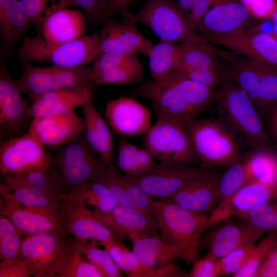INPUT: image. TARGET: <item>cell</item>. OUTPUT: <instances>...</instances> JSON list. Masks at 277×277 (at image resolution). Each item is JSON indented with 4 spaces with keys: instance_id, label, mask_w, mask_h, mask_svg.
Returning a JSON list of instances; mask_svg holds the SVG:
<instances>
[{
    "instance_id": "d6a6232c",
    "label": "cell",
    "mask_w": 277,
    "mask_h": 277,
    "mask_svg": "<svg viewBox=\"0 0 277 277\" xmlns=\"http://www.w3.org/2000/svg\"><path fill=\"white\" fill-rule=\"evenodd\" d=\"M56 277H103L76 245L74 237L66 240L55 263Z\"/></svg>"
},
{
    "instance_id": "e575fe53",
    "label": "cell",
    "mask_w": 277,
    "mask_h": 277,
    "mask_svg": "<svg viewBox=\"0 0 277 277\" xmlns=\"http://www.w3.org/2000/svg\"><path fill=\"white\" fill-rule=\"evenodd\" d=\"M245 159L250 181L277 187V149L274 145L249 150Z\"/></svg>"
},
{
    "instance_id": "680465c9",
    "label": "cell",
    "mask_w": 277,
    "mask_h": 277,
    "mask_svg": "<svg viewBox=\"0 0 277 277\" xmlns=\"http://www.w3.org/2000/svg\"><path fill=\"white\" fill-rule=\"evenodd\" d=\"M139 0H103L106 16L115 13L122 14L127 10L128 6Z\"/></svg>"
},
{
    "instance_id": "f35d334b",
    "label": "cell",
    "mask_w": 277,
    "mask_h": 277,
    "mask_svg": "<svg viewBox=\"0 0 277 277\" xmlns=\"http://www.w3.org/2000/svg\"><path fill=\"white\" fill-rule=\"evenodd\" d=\"M94 77L98 86L106 84L140 85L144 83V70L138 58L94 74Z\"/></svg>"
},
{
    "instance_id": "6da1fadb",
    "label": "cell",
    "mask_w": 277,
    "mask_h": 277,
    "mask_svg": "<svg viewBox=\"0 0 277 277\" xmlns=\"http://www.w3.org/2000/svg\"><path fill=\"white\" fill-rule=\"evenodd\" d=\"M217 90L173 71L165 77L148 81L133 89V97L151 104L156 120H166L184 127L214 104Z\"/></svg>"
},
{
    "instance_id": "ac0fdd59",
    "label": "cell",
    "mask_w": 277,
    "mask_h": 277,
    "mask_svg": "<svg viewBox=\"0 0 277 277\" xmlns=\"http://www.w3.org/2000/svg\"><path fill=\"white\" fill-rule=\"evenodd\" d=\"M277 198V187L251 181L209 215L207 229L221 222L246 213L259 205Z\"/></svg>"
},
{
    "instance_id": "11a10c76",
    "label": "cell",
    "mask_w": 277,
    "mask_h": 277,
    "mask_svg": "<svg viewBox=\"0 0 277 277\" xmlns=\"http://www.w3.org/2000/svg\"><path fill=\"white\" fill-rule=\"evenodd\" d=\"M254 277H277V244L268 252Z\"/></svg>"
},
{
    "instance_id": "1f68e13d",
    "label": "cell",
    "mask_w": 277,
    "mask_h": 277,
    "mask_svg": "<svg viewBox=\"0 0 277 277\" xmlns=\"http://www.w3.org/2000/svg\"><path fill=\"white\" fill-rule=\"evenodd\" d=\"M30 24L21 0H0L1 47L5 53L11 51Z\"/></svg>"
},
{
    "instance_id": "52a82bcc",
    "label": "cell",
    "mask_w": 277,
    "mask_h": 277,
    "mask_svg": "<svg viewBox=\"0 0 277 277\" xmlns=\"http://www.w3.org/2000/svg\"><path fill=\"white\" fill-rule=\"evenodd\" d=\"M151 214L161 237L174 245L199 252L209 215L184 208L167 200H152Z\"/></svg>"
},
{
    "instance_id": "30bf717a",
    "label": "cell",
    "mask_w": 277,
    "mask_h": 277,
    "mask_svg": "<svg viewBox=\"0 0 277 277\" xmlns=\"http://www.w3.org/2000/svg\"><path fill=\"white\" fill-rule=\"evenodd\" d=\"M144 148L160 162L199 165L185 127L166 120H156L145 134Z\"/></svg>"
},
{
    "instance_id": "4fadbf2b",
    "label": "cell",
    "mask_w": 277,
    "mask_h": 277,
    "mask_svg": "<svg viewBox=\"0 0 277 277\" xmlns=\"http://www.w3.org/2000/svg\"><path fill=\"white\" fill-rule=\"evenodd\" d=\"M16 80L5 67L0 68V143L28 132L33 119L31 106Z\"/></svg>"
},
{
    "instance_id": "9f6ffc18",
    "label": "cell",
    "mask_w": 277,
    "mask_h": 277,
    "mask_svg": "<svg viewBox=\"0 0 277 277\" xmlns=\"http://www.w3.org/2000/svg\"><path fill=\"white\" fill-rule=\"evenodd\" d=\"M215 0H195L187 17L191 27L196 31L201 19Z\"/></svg>"
},
{
    "instance_id": "60d3db41",
    "label": "cell",
    "mask_w": 277,
    "mask_h": 277,
    "mask_svg": "<svg viewBox=\"0 0 277 277\" xmlns=\"http://www.w3.org/2000/svg\"><path fill=\"white\" fill-rule=\"evenodd\" d=\"M249 181L245 153L238 161L228 166L224 172L221 173L217 185V206L224 203Z\"/></svg>"
},
{
    "instance_id": "7dc6e473",
    "label": "cell",
    "mask_w": 277,
    "mask_h": 277,
    "mask_svg": "<svg viewBox=\"0 0 277 277\" xmlns=\"http://www.w3.org/2000/svg\"><path fill=\"white\" fill-rule=\"evenodd\" d=\"M250 242L231 251L219 259L221 276L232 275L240 271L248 261L254 246Z\"/></svg>"
},
{
    "instance_id": "d6986e66",
    "label": "cell",
    "mask_w": 277,
    "mask_h": 277,
    "mask_svg": "<svg viewBox=\"0 0 277 277\" xmlns=\"http://www.w3.org/2000/svg\"><path fill=\"white\" fill-rule=\"evenodd\" d=\"M85 130L83 118L75 110L43 117L33 118L28 132L45 147L50 148L65 144Z\"/></svg>"
},
{
    "instance_id": "ab89813d",
    "label": "cell",
    "mask_w": 277,
    "mask_h": 277,
    "mask_svg": "<svg viewBox=\"0 0 277 277\" xmlns=\"http://www.w3.org/2000/svg\"><path fill=\"white\" fill-rule=\"evenodd\" d=\"M4 183L9 186H27L57 194L66 190L56 173L52 169L36 170L4 176Z\"/></svg>"
},
{
    "instance_id": "cb8c5ba5",
    "label": "cell",
    "mask_w": 277,
    "mask_h": 277,
    "mask_svg": "<svg viewBox=\"0 0 277 277\" xmlns=\"http://www.w3.org/2000/svg\"><path fill=\"white\" fill-rule=\"evenodd\" d=\"M100 244L104 247L121 271L129 277L185 276L186 273L173 262L154 268L144 266L133 251H130L115 235Z\"/></svg>"
},
{
    "instance_id": "d590c367",
    "label": "cell",
    "mask_w": 277,
    "mask_h": 277,
    "mask_svg": "<svg viewBox=\"0 0 277 277\" xmlns=\"http://www.w3.org/2000/svg\"><path fill=\"white\" fill-rule=\"evenodd\" d=\"M62 198L91 206L102 211L110 210L118 205L108 188L97 180L82 183L67 190Z\"/></svg>"
},
{
    "instance_id": "44dd1931",
    "label": "cell",
    "mask_w": 277,
    "mask_h": 277,
    "mask_svg": "<svg viewBox=\"0 0 277 277\" xmlns=\"http://www.w3.org/2000/svg\"><path fill=\"white\" fill-rule=\"evenodd\" d=\"M132 251L145 266L154 268L173 263L176 259L187 264H193L199 252L170 243L160 234L150 236H140L131 241Z\"/></svg>"
},
{
    "instance_id": "db71d44e",
    "label": "cell",
    "mask_w": 277,
    "mask_h": 277,
    "mask_svg": "<svg viewBox=\"0 0 277 277\" xmlns=\"http://www.w3.org/2000/svg\"><path fill=\"white\" fill-rule=\"evenodd\" d=\"M82 9L87 20L93 24L103 23L109 19L105 14L103 0H70Z\"/></svg>"
},
{
    "instance_id": "9a60e30c",
    "label": "cell",
    "mask_w": 277,
    "mask_h": 277,
    "mask_svg": "<svg viewBox=\"0 0 277 277\" xmlns=\"http://www.w3.org/2000/svg\"><path fill=\"white\" fill-rule=\"evenodd\" d=\"M252 18L239 0H215L200 22L196 32L210 43L246 30Z\"/></svg>"
},
{
    "instance_id": "7bdbcfd3",
    "label": "cell",
    "mask_w": 277,
    "mask_h": 277,
    "mask_svg": "<svg viewBox=\"0 0 277 277\" xmlns=\"http://www.w3.org/2000/svg\"><path fill=\"white\" fill-rule=\"evenodd\" d=\"M238 217L265 233H277V202L263 203Z\"/></svg>"
},
{
    "instance_id": "d4e9b609",
    "label": "cell",
    "mask_w": 277,
    "mask_h": 277,
    "mask_svg": "<svg viewBox=\"0 0 277 277\" xmlns=\"http://www.w3.org/2000/svg\"><path fill=\"white\" fill-rule=\"evenodd\" d=\"M67 232L77 241L95 240L105 242L114 234L91 213V210L81 203L62 198Z\"/></svg>"
},
{
    "instance_id": "94428289",
    "label": "cell",
    "mask_w": 277,
    "mask_h": 277,
    "mask_svg": "<svg viewBox=\"0 0 277 277\" xmlns=\"http://www.w3.org/2000/svg\"><path fill=\"white\" fill-rule=\"evenodd\" d=\"M195 0H177V3L181 9L187 16Z\"/></svg>"
},
{
    "instance_id": "f5cc1de1",
    "label": "cell",
    "mask_w": 277,
    "mask_h": 277,
    "mask_svg": "<svg viewBox=\"0 0 277 277\" xmlns=\"http://www.w3.org/2000/svg\"><path fill=\"white\" fill-rule=\"evenodd\" d=\"M33 275L30 264L24 259H6L0 264V277H30Z\"/></svg>"
},
{
    "instance_id": "836d02e7",
    "label": "cell",
    "mask_w": 277,
    "mask_h": 277,
    "mask_svg": "<svg viewBox=\"0 0 277 277\" xmlns=\"http://www.w3.org/2000/svg\"><path fill=\"white\" fill-rule=\"evenodd\" d=\"M179 44L180 52L174 71L183 73L188 70L205 68H219V50L204 39Z\"/></svg>"
},
{
    "instance_id": "83f0119b",
    "label": "cell",
    "mask_w": 277,
    "mask_h": 277,
    "mask_svg": "<svg viewBox=\"0 0 277 277\" xmlns=\"http://www.w3.org/2000/svg\"><path fill=\"white\" fill-rule=\"evenodd\" d=\"M86 27V18L82 11L62 9L49 15L39 33L48 44L59 45L82 36Z\"/></svg>"
},
{
    "instance_id": "6f0895ef",
    "label": "cell",
    "mask_w": 277,
    "mask_h": 277,
    "mask_svg": "<svg viewBox=\"0 0 277 277\" xmlns=\"http://www.w3.org/2000/svg\"><path fill=\"white\" fill-rule=\"evenodd\" d=\"M263 122L270 140L277 149V103L270 110Z\"/></svg>"
},
{
    "instance_id": "7a4b0ae2",
    "label": "cell",
    "mask_w": 277,
    "mask_h": 277,
    "mask_svg": "<svg viewBox=\"0 0 277 277\" xmlns=\"http://www.w3.org/2000/svg\"><path fill=\"white\" fill-rule=\"evenodd\" d=\"M217 118L249 150L274 145L253 102L237 85L222 81L214 104Z\"/></svg>"
},
{
    "instance_id": "9c48e42d",
    "label": "cell",
    "mask_w": 277,
    "mask_h": 277,
    "mask_svg": "<svg viewBox=\"0 0 277 277\" xmlns=\"http://www.w3.org/2000/svg\"><path fill=\"white\" fill-rule=\"evenodd\" d=\"M22 92L31 102L37 96L51 91L74 87H86L93 92L98 87L92 67H65L56 65L25 66L16 80Z\"/></svg>"
},
{
    "instance_id": "91938a15",
    "label": "cell",
    "mask_w": 277,
    "mask_h": 277,
    "mask_svg": "<svg viewBox=\"0 0 277 277\" xmlns=\"http://www.w3.org/2000/svg\"><path fill=\"white\" fill-rule=\"evenodd\" d=\"M47 3L54 10L67 9L74 5L70 0H43Z\"/></svg>"
},
{
    "instance_id": "f6af8a7d",
    "label": "cell",
    "mask_w": 277,
    "mask_h": 277,
    "mask_svg": "<svg viewBox=\"0 0 277 277\" xmlns=\"http://www.w3.org/2000/svg\"><path fill=\"white\" fill-rule=\"evenodd\" d=\"M276 244L277 233L270 232L258 244L255 245L247 263L233 276L254 277L268 252Z\"/></svg>"
},
{
    "instance_id": "8d00e7d4",
    "label": "cell",
    "mask_w": 277,
    "mask_h": 277,
    "mask_svg": "<svg viewBox=\"0 0 277 277\" xmlns=\"http://www.w3.org/2000/svg\"><path fill=\"white\" fill-rule=\"evenodd\" d=\"M1 196H6L22 205L32 207H46L60 202L63 194L49 192L27 186H9L1 184ZM64 194V193H63Z\"/></svg>"
},
{
    "instance_id": "f1b7e54d",
    "label": "cell",
    "mask_w": 277,
    "mask_h": 277,
    "mask_svg": "<svg viewBox=\"0 0 277 277\" xmlns=\"http://www.w3.org/2000/svg\"><path fill=\"white\" fill-rule=\"evenodd\" d=\"M93 92L86 87L51 91L35 98L31 106L33 118L43 117L75 110L93 100Z\"/></svg>"
},
{
    "instance_id": "2e32d148",
    "label": "cell",
    "mask_w": 277,
    "mask_h": 277,
    "mask_svg": "<svg viewBox=\"0 0 277 277\" xmlns=\"http://www.w3.org/2000/svg\"><path fill=\"white\" fill-rule=\"evenodd\" d=\"M105 115L112 131L120 137L145 134L152 126L150 110L132 96L108 101Z\"/></svg>"
},
{
    "instance_id": "4316f807",
    "label": "cell",
    "mask_w": 277,
    "mask_h": 277,
    "mask_svg": "<svg viewBox=\"0 0 277 277\" xmlns=\"http://www.w3.org/2000/svg\"><path fill=\"white\" fill-rule=\"evenodd\" d=\"M220 174L210 171L163 200L191 211L211 213L218 204L217 185Z\"/></svg>"
},
{
    "instance_id": "74e56055",
    "label": "cell",
    "mask_w": 277,
    "mask_h": 277,
    "mask_svg": "<svg viewBox=\"0 0 277 277\" xmlns=\"http://www.w3.org/2000/svg\"><path fill=\"white\" fill-rule=\"evenodd\" d=\"M179 44L160 40L153 46L149 57L151 78L159 80L174 70L180 56Z\"/></svg>"
},
{
    "instance_id": "816d5d0a",
    "label": "cell",
    "mask_w": 277,
    "mask_h": 277,
    "mask_svg": "<svg viewBox=\"0 0 277 277\" xmlns=\"http://www.w3.org/2000/svg\"><path fill=\"white\" fill-rule=\"evenodd\" d=\"M186 77L217 90L222 82L219 68H205L188 70L183 73Z\"/></svg>"
},
{
    "instance_id": "e0dca14e",
    "label": "cell",
    "mask_w": 277,
    "mask_h": 277,
    "mask_svg": "<svg viewBox=\"0 0 277 277\" xmlns=\"http://www.w3.org/2000/svg\"><path fill=\"white\" fill-rule=\"evenodd\" d=\"M91 211L95 217L122 241L159 234L152 215L147 211L118 204L107 211Z\"/></svg>"
},
{
    "instance_id": "277c9868",
    "label": "cell",
    "mask_w": 277,
    "mask_h": 277,
    "mask_svg": "<svg viewBox=\"0 0 277 277\" xmlns=\"http://www.w3.org/2000/svg\"><path fill=\"white\" fill-rule=\"evenodd\" d=\"M200 167H227L244 154L235 135L218 118L195 120L186 127Z\"/></svg>"
},
{
    "instance_id": "7402d4cb",
    "label": "cell",
    "mask_w": 277,
    "mask_h": 277,
    "mask_svg": "<svg viewBox=\"0 0 277 277\" xmlns=\"http://www.w3.org/2000/svg\"><path fill=\"white\" fill-rule=\"evenodd\" d=\"M153 46L152 42L142 34L136 25L116 22L110 18L103 23L100 54L136 52L149 56Z\"/></svg>"
},
{
    "instance_id": "b9f144b4",
    "label": "cell",
    "mask_w": 277,
    "mask_h": 277,
    "mask_svg": "<svg viewBox=\"0 0 277 277\" xmlns=\"http://www.w3.org/2000/svg\"><path fill=\"white\" fill-rule=\"evenodd\" d=\"M76 241L78 248L88 260L101 272L103 277H121V270L106 250L98 247V241Z\"/></svg>"
},
{
    "instance_id": "484cf974",
    "label": "cell",
    "mask_w": 277,
    "mask_h": 277,
    "mask_svg": "<svg viewBox=\"0 0 277 277\" xmlns=\"http://www.w3.org/2000/svg\"><path fill=\"white\" fill-rule=\"evenodd\" d=\"M241 222L225 223L206 233L205 242L207 253L220 259L241 246L250 242L255 243L265 233Z\"/></svg>"
},
{
    "instance_id": "4dcf8cb0",
    "label": "cell",
    "mask_w": 277,
    "mask_h": 277,
    "mask_svg": "<svg viewBox=\"0 0 277 277\" xmlns=\"http://www.w3.org/2000/svg\"><path fill=\"white\" fill-rule=\"evenodd\" d=\"M110 190L118 205L129 206L151 214L153 200L140 186L129 180L114 165L109 166L97 179Z\"/></svg>"
},
{
    "instance_id": "681fc988",
    "label": "cell",
    "mask_w": 277,
    "mask_h": 277,
    "mask_svg": "<svg viewBox=\"0 0 277 277\" xmlns=\"http://www.w3.org/2000/svg\"><path fill=\"white\" fill-rule=\"evenodd\" d=\"M221 276L219 259L207 254L197 260L193 264L190 271L186 273L187 277H215Z\"/></svg>"
},
{
    "instance_id": "3957f363",
    "label": "cell",
    "mask_w": 277,
    "mask_h": 277,
    "mask_svg": "<svg viewBox=\"0 0 277 277\" xmlns=\"http://www.w3.org/2000/svg\"><path fill=\"white\" fill-rule=\"evenodd\" d=\"M218 65L222 81L232 82L243 90L264 120L277 103V66L222 50Z\"/></svg>"
},
{
    "instance_id": "ee69618b",
    "label": "cell",
    "mask_w": 277,
    "mask_h": 277,
    "mask_svg": "<svg viewBox=\"0 0 277 277\" xmlns=\"http://www.w3.org/2000/svg\"><path fill=\"white\" fill-rule=\"evenodd\" d=\"M21 236L13 223L6 216L0 215V258L6 259H23L21 250Z\"/></svg>"
},
{
    "instance_id": "8992f818",
    "label": "cell",
    "mask_w": 277,
    "mask_h": 277,
    "mask_svg": "<svg viewBox=\"0 0 277 277\" xmlns=\"http://www.w3.org/2000/svg\"><path fill=\"white\" fill-rule=\"evenodd\" d=\"M122 16V22L136 26L143 24L162 41L178 44L204 39L191 27L174 0H146L135 13L127 10Z\"/></svg>"
},
{
    "instance_id": "f907efd6",
    "label": "cell",
    "mask_w": 277,
    "mask_h": 277,
    "mask_svg": "<svg viewBox=\"0 0 277 277\" xmlns=\"http://www.w3.org/2000/svg\"><path fill=\"white\" fill-rule=\"evenodd\" d=\"M253 18L270 19L277 8V0H239Z\"/></svg>"
},
{
    "instance_id": "ba28073f",
    "label": "cell",
    "mask_w": 277,
    "mask_h": 277,
    "mask_svg": "<svg viewBox=\"0 0 277 277\" xmlns=\"http://www.w3.org/2000/svg\"><path fill=\"white\" fill-rule=\"evenodd\" d=\"M52 168L56 173L66 192L82 183L94 180L108 167L88 143L83 132L74 140L52 148Z\"/></svg>"
},
{
    "instance_id": "603a6c76",
    "label": "cell",
    "mask_w": 277,
    "mask_h": 277,
    "mask_svg": "<svg viewBox=\"0 0 277 277\" xmlns=\"http://www.w3.org/2000/svg\"><path fill=\"white\" fill-rule=\"evenodd\" d=\"M210 43L226 47L253 60L277 66V39L272 34L250 33L246 29L214 39Z\"/></svg>"
},
{
    "instance_id": "7c38bea8",
    "label": "cell",
    "mask_w": 277,
    "mask_h": 277,
    "mask_svg": "<svg viewBox=\"0 0 277 277\" xmlns=\"http://www.w3.org/2000/svg\"><path fill=\"white\" fill-rule=\"evenodd\" d=\"M0 144V172L4 176L52 169L45 146L28 132Z\"/></svg>"
},
{
    "instance_id": "c3c4849f",
    "label": "cell",
    "mask_w": 277,
    "mask_h": 277,
    "mask_svg": "<svg viewBox=\"0 0 277 277\" xmlns=\"http://www.w3.org/2000/svg\"><path fill=\"white\" fill-rule=\"evenodd\" d=\"M25 14L30 23L40 30L47 18L54 10L43 0H21Z\"/></svg>"
},
{
    "instance_id": "f546056e",
    "label": "cell",
    "mask_w": 277,
    "mask_h": 277,
    "mask_svg": "<svg viewBox=\"0 0 277 277\" xmlns=\"http://www.w3.org/2000/svg\"><path fill=\"white\" fill-rule=\"evenodd\" d=\"M81 108L86 140L107 167L113 165L115 149L109 126L96 108L93 100Z\"/></svg>"
},
{
    "instance_id": "bcb514c9",
    "label": "cell",
    "mask_w": 277,
    "mask_h": 277,
    "mask_svg": "<svg viewBox=\"0 0 277 277\" xmlns=\"http://www.w3.org/2000/svg\"><path fill=\"white\" fill-rule=\"evenodd\" d=\"M138 147L130 143L126 138L118 140L117 168L126 175H141L138 160L136 154Z\"/></svg>"
},
{
    "instance_id": "5bb4252c",
    "label": "cell",
    "mask_w": 277,
    "mask_h": 277,
    "mask_svg": "<svg viewBox=\"0 0 277 277\" xmlns=\"http://www.w3.org/2000/svg\"><path fill=\"white\" fill-rule=\"evenodd\" d=\"M160 167L144 175L127 178L140 186L150 197L166 200L182 188L210 171L189 164L160 162Z\"/></svg>"
},
{
    "instance_id": "6125c7cd",
    "label": "cell",
    "mask_w": 277,
    "mask_h": 277,
    "mask_svg": "<svg viewBox=\"0 0 277 277\" xmlns=\"http://www.w3.org/2000/svg\"><path fill=\"white\" fill-rule=\"evenodd\" d=\"M270 20L271 21L273 27V36L277 39V8L272 14Z\"/></svg>"
},
{
    "instance_id": "5b68a950",
    "label": "cell",
    "mask_w": 277,
    "mask_h": 277,
    "mask_svg": "<svg viewBox=\"0 0 277 277\" xmlns=\"http://www.w3.org/2000/svg\"><path fill=\"white\" fill-rule=\"evenodd\" d=\"M100 44L98 33L83 35L59 45L48 44L38 33L24 36L17 52L24 66L44 62L61 67H77L95 60L100 54Z\"/></svg>"
},
{
    "instance_id": "ffe728a7",
    "label": "cell",
    "mask_w": 277,
    "mask_h": 277,
    "mask_svg": "<svg viewBox=\"0 0 277 277\" xmlns=\"http://www.w3.org/2000/svg\"><path fill=\"white\" fill-rule=\"evenodd\" d=\"M65 241L64 235L53 233L26 235L22 239V255L31 265L33 276L56 277L55 263Z\"/></svg>"
},
{
    "instance_id": "8fae6325",
    "label": "cell",
    "mask_w": 277,
    "mask_h": 277,
    "mask_svg": "<svg viewBox=\"0 0 277 277\" xmlns=\"http://www.w3.org/2000/svg\"><path fill=\"white\" fill-rule=\"evenodd\" d=\"M2 198L1 214L13 223L21 236L50 233L65 236L67 232L62 200L52 205L40 208L25 206L6 196Z\"/></svg>"
}]
</instances>
